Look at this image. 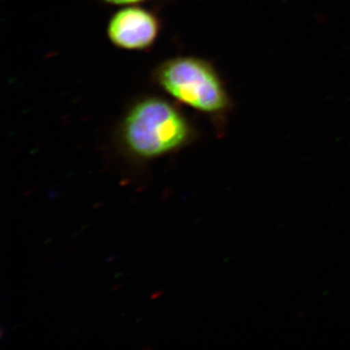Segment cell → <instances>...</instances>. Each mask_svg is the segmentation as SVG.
<instances>
[{
	"label": "cell",
	"instance_id": "2",
	"mask_svg": "<svg viewBox=\"0 0 350 350\" xmlns=\"http://www.w3.org/2000/svg\"><path fill=\"white\" fill-rule=\"evenodd\" d=\"M152 81L180 105L202 113L222 126L232 100L213 64L202 57L177 56L165 59L152 72Z\"/></svg>",
	"mask_w": 350,
	"mask_h": 350
},
{
	"label": "cell",
	"instance_id": "1",
	"mask_svg": "<svg viewBox=\"0 0 350 350\" xmlns=\"http://www.w3.org/2000/svg\"><path fill=\"white\" fill-rule=\"evenodd\" d=\"M196 137L194 124L178 103L157 94H144L131 103L115 133L120 151L137 163L176 153Z\"/></svg>",
	"mask_w": 350,
	"mask_h": 350
},
{
	"label": "cell",
	"instance_id": "4",
	"mask_svg": "<svg viewBox=\"0 0 350 350\" xmlns=\"http://www.w3.org/2000/svg\"><path fill=\"white\" fill-rule=\"evenodd\" d=\"M101 3L112 6H130L139 5V4L147 3V2L155 1V0H98Z\"/></svg>",
	"mask_w": 350,
	"mask_h": 350
},
{
	"label": "cell",
	"instance_id": "3",
	"mask_svg": "<svg viewBox=\"0 0 350 350\" xmlns=\"http://www.w3.org/2000/svg\"><path fill=\"white\" fill-rule=\"evenodd\" d=\"M161 20L150 9L139 5L120 7L107 25L108 40L118 49L148 51L160 36Z\"/></svg>",
	"mask_w": 350,
	"mask_h": 350
}]
</instances>
